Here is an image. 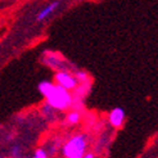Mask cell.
<instances>
[{
    "instance_id": "6da1fadb",
    "label": "cell",
    "mask_w": 158,
    "mask_h": 158,
    "mask_svg": "<svg viewBox=\"0 0 158 158\" xmlns=\"http://www.w3.org/2000/svg\"><path fill=\"white\" fill-rule=\"evenodd\" d=\"M45 103L50 106L54 110H67L73 106V97L71 91L60 88V86L55 85L52 88V90L44 97Z\"/></svg>"
},
{
    "instance_id": "7a4b0ae2",
    "label": "cell",
    "mask_w": 158,
    "mask_h": 158,
    "mask_svg": "<svg viewBox=\"0 0 158 158\" xmlns=\"http://www.w3.org/2000/svg\"><path fill=\"white\" fill-rule=\"evenodd\" d=\"M89 138L86 134L72 135L62 145V154L64 158H82L86 153Z\"/></svg>"
},
{
    "instance_id": "3957f363",
    "label": "cell",
    "mask_w": 158,
    "mask_h": 158,
    "mask_svg": "<svg viewBox=\"0 0 158 158\" xmlns=\"http://www.w3.org/2000/svg\"><path fill=\"white\" fill-rule=\"evenodd\" d=\"M55 85L66 89L68 91H73L78 88V81L76 80L75 75H72L67 69H60L54 73V81Z\"/></svg>"
},
{
    "instance_id": "277c9868",
    "label": "cell",
    "mask_w": 158,
    "mask_h": 158,
    "mask_svg": "<svg viewBox=\"0 0 158 158\" xmlns=\"http://www.w3.org/2000/svg\"><path fill=\"white\" fill-rule=\"evenodd\" d=\"M125 118H126L125 110H123L122 108H120V107H116V108H113V109L109 112L108 121H109L110 125L113 126V127L120 129L121 126L123 125V122H125Z\"/></svg>"
},
{
    "instance_id": "5b68a950",
    "label": "cell",
    "mask_w": 158,
    "mask_h": 158,
    "mask_svg": "<svg viewBox=\"0 0 158 158\" xmlns=\"http://www.w3.org/2000/svg\"><path fill=\"white\" fill-rule=\"evenodd\" d=\"M58 6H59V2H52V3H49L48 5H45L43 9L37 13L36 21H37V22H43V21H45L46 18H49L50 15L58 9Z\"/></svg>"
},
{
    "instance_id": "8992f818",
    "label": "cell",
    "mask_w": 158,
    "mask_h": 158,
    "mask_svg": "<svg viewBox=\"0 0 158 158\" xmlns=\"http://www.w3.org/2000/svg\"><path fill=\"white\" fill-rule=\"evenodd\" d=\"M80 121H81V113L78 112V110H76V109L68 112L67 116H66V122H67L68 125H71V126L77 125Z\"/></svg>"
},
{
    "instance_id": "52a82bcc",
    "label": "cell",
    "mask_w": 158,
    "mask_h": 158,
    "mask_svg": "<svg viewBox=\"0 0 158 158\" xmlns=\"http://www.w3.org/2000/svg\"><path fill=\"white\" fill-rule=\"evenodd\" d=\"M53 86H54V82H53V81L44 80V81H41L40 84L37 85V90H39V93H40L43 97H45L46 94H48V93L52 90Z\"/></svg>"
},
{
    "instance_id": "ba28073f",
    "label": "cell",
    "mask_w": 158,
    "mask_h": 158,
    "mask_svg": "<svg viewBox=\"0 0 158 158\" xmlns=\"http://www.w3.org/2000/svg\"><path fill=\"white\" fill-rule=\"evenodd\" d=\"M75 77L78 81V84H86L89 80V75L86 73L85 71H77V72L75 73Z\"/></svg>"
},
{
    "instance_id": "9c48e42d",
    "label": "cell",
    "mask_w": 158,
    "mask_h": 158,
    "mask_svg": "<svg viewBox=\"0 0 158 158\" xmlns=\"http://www.w3.org/2000/svg\"><path fill=\"white\" fill-rule=\"evenodd\" d=\"M32 158H49V154H48V151L45 148H37Z\"/></svg>"
},
{
    "instance_id": "30bf717a",
    "label": "cell",
    "mask_w": 158,
    "mask_h": 158,
    "mask_svg": "<svg viewBox=\"0 0 158 158\" xmlns=\"http://www.w3.org/2000/svg\"><path fill=\"white\" fill-rule=\"evenodd\" d=\"M10 157L12 158H21L22 157V149L19 145H13L10 149Z\"/></svg>"
},
{
    "instance_id": "8fae6325",
    "label": "cell",
    "mask_w": 158,
    "mask_h": 158,
    "mask_svg": "<svg viewBox=\"0 0 158 158\" xmlns=\"http://www.w3.org/2000/svg\"><path fill=\"white\" fill-rule=\"evenodd\" d=\"M82 158H95V156H94V153H88V152H86Z\"/></svg>"
},
{
    "instance_id": "7c38bea8",
    "label": "cell",
    "mask_w": 158,
    "mask_h": 158,
    "mask_svg": "<svg viewBox=\"0 0 158 158\" xmlns=\"http://www.w3.org/2000/svg\"><path fill=\"white\" fill-rule=\"evenodd\" d=\"M21 158H22V157H21Z\"/></svg>"
}]
</instances>
